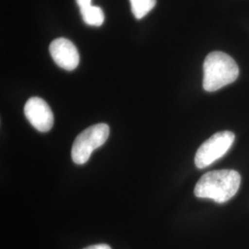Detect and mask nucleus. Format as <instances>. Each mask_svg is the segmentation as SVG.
<instances>
[{"mask_svg":"<svg viewBox=\"0 0 249 249\" xmlns=\"http://www.w3.org/2000/svg\"><path fill=\"white\" fill-rule=\"evenodd\" d=\"M240 183V175L234 170L212 171L197 181L194 194L199 198H210L217 203H224L237 193Z\"/></svg>","mask_w":249,"mask_h":249,"instance_id":"obj_1","label":"nucleus"},{"mask_svg":"<svg viewBox=\"0 0 249 249\" xmlns=\"http://www.w3.org/2000/svg\"><path fill=\"white\" fill-rule=\"evenodd\" d=\"M203 72V88L213 92L234 82L239 76V68L229 54L215 51L207 55Z\"/></svg>","mask_w":249,"mask_h":249,"instance_id":"obj_2","label":"nucleus"},{"mask_svg":"<svg viewBox=\"0 0 249 249\" xmlns=\"http://www.w3.org/2000/svg\"><path fill=\"white\" fill-rule=\"evenodd\" d=\"M107 124L90 125L77 136L72 145V160L77 164H84L89 160L92 151L104 145L109 137Z\"/></svg>","mask_w":249,"mask_h":249,"instance_id":"obj_3","label":"nucleus"},{"mask_svg":"<svg viewBox=\"0 0 249 249\" xmlns=\"http://www.w3.org/2000/svg\"><path fill=\"white\" fill-rule=\"evenodd\" d=\"M234 134L231 131H222L214 134L207 140L196 151L195 156L196 166L204 169L214 161L222 158L230 150L234 142Z\"/></svg>","mask_w":249,"mask_h":249,"instance_id":"obj_4","label":"nucleus"},{"mask_svg":"<svg viewBox=\"0 0 249 249\" xmlns=\"http://www.w3.org/2000/svg\"><path fill=\"white\" fill-rule=\"evenodd\" d=\"M24 114L28 121L40 132H47L53 126V112L42 98L29 99L24 107Z\"/></svg>","mask_w":249,"mask_h":249,"instance_id":"obj_5","label":"nucleus"},{"mask_svg":"<svg viewBox=\"0 0 249 249\" xmlns=\"http://www.w3.org/2000/svg\"><path fill=\"white\" fill-rule=\"evenodd\" d=\"M49 51L54 63L65 71H71L79 66V51L71 41L66 38L53 40L49 46Z\"/></svg>","mask_w":249,"mask_h":249,"instance_id":"obj_6","label":"nucleus"},{"mask_svg":"<svg viewBox=\"0 0 249 249\" xmlns=\"http://www.w3.org/2000/svg\"><path fill=\"white\" fill-rule=\"evenodd\" d=\"M83 21L89 26L99 27L105 21V14L103 9L96 6H89L80 10Z\"/></svg>","mask_w":249,"mask_h":249,"instance_id":"obj_7","label":"nucleus"},{"mask_svg":"<svg viewBox=\"0 0 249 249\" xmlns=\"http://www.w3.org/2000/svg\"><path fill=\"white\" fill-rule=\"evenodd\" d=\"M131 4V10L135 18L142 19L156 5V0H129Z\"/></svg>","mask_w":249,"mask_h":249,"instance_id":"obj_8","label":"nucleus"},{"mask_svg":"<svg viewBox=\"0 0 249 249\" xmlns=\"http://www.w3.org/2000/svg\"><path fill=\"white\" fill-rule=\"evenodd\" d=\"M76 2L80 8V10L91 6V0H76Z\"/></svg>","mask_w":249,"mask_h":249,"instance_id":"obj_9","label":"nucleus"},{"mask_svg":"<svg viewBox=\"0 0 249 249\" xmlns=\"http://www.w3.org/2000/svg\"><path fill=\"white\" fill-rule=\"evenodd\" d=\"M84 249H112L108 245L106 244H100V245H94V246H89L88 248Z\"/></svg>","mask_w":249,"mask_h":249,"instance_id":"obj_10","label":"nucleus"}]
</instances>
